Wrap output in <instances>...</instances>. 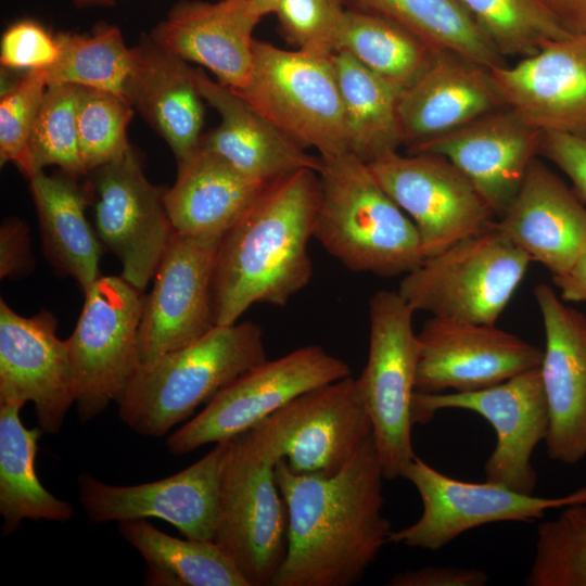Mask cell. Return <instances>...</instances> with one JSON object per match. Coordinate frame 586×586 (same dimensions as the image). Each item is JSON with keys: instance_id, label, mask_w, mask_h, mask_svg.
<instances>
[{"instance_id": "obj_13", "label": "cell", "mask_w": 586, "mask_h": 586, "mask_svg": "<svg viewBox=\"0 0 586 586\" xmlns=\"http://www.w3.org/2000/svg\"><path fill=\"white\" fill-rule=\"evenodd\" d=\"M229 446L230 440L216 443L193 464L150 483L116 486L82 473L78 476L80 506L92 523L157 518L186 538L215 542Z\"/></svg>"}, {"instance_id": "obj_47", "label": "cell", "mask_w": 586, "mask_h": 586, "mask_svg": "<svg viewBox=\"0 0 586 586\" xmlns=\"http://www.w3.org/2000/svg\"><path fill=\"white\" fill-rule=\"evenodd\" d=\"M570 34L586 35V0H542Z\"/></svg>"}, {"instance_id": "obj_3", "label": "cell", "mask_w": 586, "mask_h": 586, "mask_svg": "<svg viewBox=\"0 0 586 586\" xmlns=\"http://www.w3.org/2000/svg\"><path fill=\"white\" fill-rule=\"evenodd\" d=\"M314 238L345 268L378 277L404 276L424 259L418 230L351 152L320 156Z\"/></svg>"}, {"instance_id": "obj_5", "label": "cell", "mask_w": 586, "mask_h": 586, "mask_svg": "<svg viewBox=\"0 0 586 586\" xmlns=\"http://www.w3.org/2000/svg\"><path fill=\"white\" fill-rule=\"evenodd\" d=\"M531 262L494 221L479 233L425 257L403 276L397 292L415 311L496 324Z\"/></svg>"}, {"instance_id": "obj_11", "label": "cell", "mask_w": 586, "mask_h": 586, "mask_svg": "<svg viewBox=\"0 0 586 586\" xmlns=\"http://www.w3.org/2000/svg\"><path fill=\"white\" fill-rule=\"evenodd\" d=\"M402 477L417 489L422 513L411 525L392 531L390 543L438 550L461 534L496 522H534L550 509L586 502V485L557 497L524 494L505 485L473 483L446 475L415 457Z\"/></svg>"}, {"instance_id": "obj_26", "label": "cell", "mask_w": 586, "mask_h": 586, "mask_svg": "<svg viewBox=\"0 0 586 586\" xmlns=\"http://www.w3.org/2000/svg\"><path fill=\"white\" fill-rule=\"evenodd\" d=\"M506 107L491 71L450 52H438L398 100L403 144L412 146Z\"/></svg>"}, {"instance_id": "obj_33", "label": "cell", "mask_w": 586, "mask_h": 586, "mask_svg": "<svg viewBox=\"0 0 586 586\" xmlns=\"http://www.w3.org/2000/svg\"><path fill=\"white\" fill-rule=\"evenodd\" d=\"M120 536L148 564L150 585L249 586L233 560L214 540L176 538L151 523H118Z\"/></svg>"}, {"instance_id": "obj_40", "label": "cell", "mask_w": 586, "mask_h": 586, "mask_svg": "<svg viewBox=\"0 0 586 586\" xmlns=\"http://www.w3.org/2000/svg\"><path fill=\"white\" fill-rule=\"evenodd\" d=\"M47 82L39 71L22 74L2 90L0 99V162L24 164L28 141Z\"/></svg>"}, {"instance_id": "obj_2", "label": "cell", "mask_w": 586, "mask_h": 586, "mask_svg": "<svg viewBox=\"0 0 586 586\" xmlns=\"http://www.w3.org/2000/svg\"><path fill=\"white\" fill-rule=\"evenodd\" d=\"M319 198L318 173L293 171L270 182L227 231L213 275L216 324L235 323L255 304L285 306L308 285Z\"/></svg>"}, {"instance_id": "obj_31", "label": "cell", "mask_w": 586, "mask_h": 586, "mask_svg": "<svg viewBox=\"0 0 586 586\" xmlns=\"http://www.w3.org/2000/svg\"><path fill=\"white\" fill-rule=\"evenodd\" d=\"M348 150L369 164L403 144L397 105L402 91L345 51L333 53Z\"/></svg>"}, {"instance_id": "obj_8", "label": "cell", "mask_w": 586, "mask_h": 586, "mask_svg": "<svg viewBox=\"0 0 586 586\" xmlns=\"http://www.w3.org/2000/svg\"><path fill=\"white\" fill-rule=\"evenodd\" d=\"M413 314L397 291L380 290L371 296L368 358L355 379L385 480L402 477L416 457L411 428L419 344Z\"/></svg>"}, {"instance_id": "obj_18", "label": "cell", "mask_w": 586, "mask_h": 586, "mask_svg": "<svg viewBox=\"0 0 586 586\" xmlns=\"http://www.w3.org/2000/svg\"><path fill=\"white\" fill-rule=\"evenodd\" d=\"M220 240L173 235L143 297L139 326L141 365L183 347L215 323L213 275Z\"/></svg>"}, {"instance_id": "obj_37", "label": "cell", "mask_w": 586, "mask_h": 586, "mask_svg": "<svg viewBox=\"0 0 586 586\" xmlns=\"http://www.w3.org/2000/svg\"><path fill=\"white\" fill-rule=\"evenodd\" d=\"M78 91L69 84L47 87L21 167L27 178L51 165L76 178L87 175L78 145Z\"/></svg>"}, {"instance_id": "obj_44", "label": "cell", "mask_w": 586, "mask_h": 586, "mask_svg": "<svg viewBox=\"0 0 586 586\" xmlns=\"http://www.w3.org/2000/svg\"><path fill=\"white\" fill-rule=\"evenodd\" d=\"M34 267L26 222L16 217L5 219L0 228V277L18 278Z\"/></svg>"}, {"instance_id": "obj_36", "label": "cell", "mask_w": 586, "mask_h": 586, "mask_svg": "<svg viewBox=\"0 0 586 586\" xmlns=\"http://www.w3.org/2000/svg\"><path fill=\"white\" fill-rule=\"evenodd\" d=\"M498 52L520 59L571 35L542 0H457Z\"/></svg>"}, {"instance_id": "obj_14", "label": "cell", "mask_w": 586, "mask_h": 586, "mask_svg": "<svg viewBox=\"0 0 586 586\" xmlns=\"http://www.w3.org/2000/svg\"><path fill=\"white\" fill-rule=\"evenodd\" d=\"M87 175L97 235L120 260L122 277L142 292L175 234L165 190L149 181L132 149Z\"/></svg>"}, {"instance_id": "obj_38", "label": "cell", "mask_w": 586, "mask_h": 586, "mask_svg": "<svg viewBox=\"0 0 586 586\" xmlns=\"http://www.w3.org/2000/svg\"><path fill=\"white\" fill-rule=\"evenodd\" d=\"M560 510L537 526L527 586H586V502Z\"/></svg>"}, {"instance_id": "obj_20", "label": "cell", "mask_w": 586, "mask_h": 586, "mask_svg": "<svg viewBox=\"0 0 586 586\" xmlns=\"http://www.w3.org/2000/svg\"><path fill=\"white\" fill-rule=\"evenodd\" d=\"M534 297L545 331L546 451L552 461L575 464L586 457V317L548 284H537Z\"/></svg>"}, {"instance_id": "obj_28", "label": "cell", "mask_w": 586, "mask_h": 586, "mask_svg": "<svg viewBox=\"0 0 586 586\" xmlns=\"http://www.w3.org/2000/svg\"><path fill=\"white\" fill-rule=\"evenodd\" d=\"M269 183L252 179L202 149L177 165L164 201L178 234L221 240Z\"/></svg>"}, {"instance_id": "obj_9", "label": "cell", "mask_w": 586, "mask_h": 586, "mask_svg": "<svg viewBox=\"0 0 586 586\" xmlns=\"http://www.w3.org/2000/svg\"><path fill=\"white\" fill-rule=\"evenodd\" d=\"M84 306L66 340L81 422L118 404L141 365L143 296L122 276H101L84 292Z\"/></svg>"}, {"instance_id": "obj_48", "label": "cell", "mask_w": 586, "mask_h": 586, "mask_svg": "<svg viewBox=\"0 0 586 586\" xmlns=\"http://www.w3.org/2000/svg\"><path fill=\"white\" fill-rule=\"evenodd\" d=\"M249 2L262 16L276 12L281 0H245Z\"/></svg>"}, {"instance_id": "obj_34", "label": "cell", "mask_w": 586, "mask_h": 586, "mask_svg": "<svg viewBox=\"0 0 586 586\" xmlns=\"http://www.w3.org/2000/svg\"><path fill=\"white\" fill-rule=\"evenodd\" d=\"M335 51H345L402 92L430 67L434 52L406 28L379 16L345 11Z\"/></svg>"}, {"instance_id": "obj_39", "label": "cell", "mask_w": 586, "mask_h": 586, "mask_svg": "<svg viewBox=\"0 0 586 586\" xmlns=\"http://www.w3.org/2000/svg\"><path fill=\"white\" fill-rule=\"evenodd\" d=\"M133 112L132 105L117 93L79 87L78 145L87 174L131 149L127 129Z\"/></svg>"}, {"instance_id": "obj_30", "label": "cell", "mask_w": 586, "mask_h": 586, "mask_svg": "<svg viewBox=\"0 0 586 586\" xmlns=\"http://www.w3.org/2000/svg\"><path fill=\"white\" fill-rule=\"evenodd\" d=\"M24 404H0V515L2 532L13 534L23 520L66 522L74 515L64 501L40 483L35 470L42 431L27 429L20 418Z\"/></svg>"}, {"instance_id": "obj_22", "label": "cell", "mask_w": 586, "mask_h": 586, "mask_svg": "<svg viewBox=\"0 0 586 586\" xmlns=\"http://www.w3.org/2000/svg\"><path fill=\"white\" fill-rule=\"evenodd\" d=\"M543 135L506 106L408 150L449 160L500 217L539 155Z\"/></svg>"}, {"instance_id": "obj_41", "label": "cell", "mask_w": 586, "mask_h": 586, "mask_svg": "<svg viewBox=\"0 0 586 586\" xmlns=\"http://www.w3.org/2000/svg\"><path fill=\"white\" fill-rule=\"evenodd\" d=\"M345 11L343 0H281L275 14L289 44L332 54Z\"/></svg>"}, {"instance_id": "obj_10", "label": "cell", "mask_w": 586, "mask_h": 586, "mask_svg": "<svg viewBox=\"0 0 586 586\" xmlns=\"http://www.w3.org/2000/svg\"><path fill=\"white\" fill-rule=\"evenodd\" d=\"M349 375L344 360L316 344L266 359L216 394L202 411L168 437L167 448L178 456L231 440L296 396Z\"/></svg>"}, {"instance_id": "obj_32", "label": "cell", "mask_w": 586, "mask_h": 586, "mask_svg": "<svg viewBox=\"0 0 586 586\" xmlns=\"http://www.w3.org/2000/svg\"><path fill=\"white\" fill-rule=\"evenodd\" d=\"M347 10L388 20L426 43L488 69L506 64L488 37L457 0H343Z\"/></svg>"}, {"instance_id": "obj_25", "label": "cell", "mask_w": 586, "mask_h": 586, "mask_svg": "<svg viewBox=\"0 0 586 586\" xmlns=\"http://www.w3.org/2000/svg\"><path fill=\"white\" fill-rule=\"evenodd\" d=\"M193 79L203 100L220 116L218 126L202 136V149L265 183L304 168L319 171L320 156L307 153L233 89L201 68H193Z\"/></svg>"}, {"instance_id": "obj_16", "label": "cell", "mask_w": 586, "mask_h": 586, "mask_svg": "<svg viewBox=\"0 0 586 586\" xmlns=\"http://www.w3.org/2000/svg\"><path fill=\"white\" fill-rule=\"evenodd\" d=\"M378 182L415 224L424 258L479 233L495 214L446 157L397 151L368 164Z\"/></svg>"}, {"instance_id": "obj_6", "label": "cell", "mask_w": 586, "mask_h": 586, "mask_svg": "<svg viewBox=\"0 0 586 586\" xmlns=\"http://www.w3.org/2000/svg\"><path fill=\"white\" fill-rule=\"evenodd\" d=\"M332 55L255 39L250 78L234 91L302 148L319 156L349 152Z\"/></svg>"}, {"instance_id": "obj_35", "label": "cell", "mask_w": 586, "mask_h": 586, "mask_svg": "<svg viewBox=\"0 0 586 586\" xmlns=\"http://www.w3.org/2000/svg\"><path fill=\"white\" fill-rule=\"evenodd\" d=\"M59 56L40 69L47 86L69 84L125 98L136 63V49L125 43L118 27L99 23L89 35L59 33Z\"/></svg>"}, {"instance_id": "obj_21", "label": "cell", "mask_w": 586, "mask_h": 586, "mask_svg": "<svg viewBox=\"0 0 586 586\" xmlns=\"http://www.w3.org/2000/svg\"><path fill=\"white\" fill-rule=\"evenodd\" d=\"M489 71L506 106L526 123L544 133L586 138V35L551 40Z\"/></svg>"}, {"instance_id": "obj_43", "label": "cell", "mask_w": 586, "mask_h": 586, "mask_svg": "<svg viewBox=\"0 0 586 586\" xmlns=\"http://www.w3.org/2000/svg\"><path fill=\"white\" fill-rule=\"evenodd\" d=\"M539 155L556 165L573 183L586 204V138L565 133L543 135Z\"/></svg>"}, {"instance_id": "obj_15", "label": "cell", "mask_w": 586, "mask_h": 586, "mask_svg": "<svg viewBox=\"0 0 586 586\" xmlns=\"http://www.w3.org/2000/svg\"><path fill=\"white\" fill-rule=\"evenodd\" d=\"M255 426L277 459L297 474L336 473L372 435L351 375L296 396Z\"/></svg>"}, {"instance_id": "obj_1", "label": "cell", "mask_w": 586, "mask_h": 586, "mask_svg": "<svg viewBox=\"0 0 586 586\" xmlns=\"http://www.w3.org/2000/svg\"><path fill=\"white\" fill-rule=\"evenodd\" d=\"M275 477L288 510V545L272 586L361 581L393 531L372 435L332 475L297 474L281 459Z\"/></svg>"}, {"instance_id": "obj_17", "label": "cell", "mask_w": 586, "mask_h": 586, "mask_svg": "<svg viewBox=\"0 0 586 586\" xmlns=\"http://www.w3.org/2000/svg\"><path fill=\"white\" fill-rule=\"evenodd\" d=\"M416 392L482 390L540 367L544 351L496 324L438 317L417 333Z\"/></svg>"}, {"instance_id": "obj_23", "label": "cell", "mask_w": 586, "mask_h": 586, "mask_svg": "<svg viewBox=\"0 0 586 586\" xmlns=\"http://www.w3.org/2000/svg\"><path fill=\"white\" fill-rule=\"evenodd\" d=\"M263 16L245 0H181L151 30L158 46L240 90L253 67V31Z\"/></svg>"}, {"instance_id": "obj_7", "label": "cell", "mask_w": 586, "mask_h": 586, "mask_svg": "<svg viewBox=\"0 0 586 586\" xmlns=\"http://www.w3.org/2000/svg\"><path fill=\"white\" fill-rule=\"evenodd\" d=\"M277 461L255 426L230 440L215 542L249 586H272L286 552L288 510L275 477Z\"/></svg>"}, {"instance_id": "obj_19", "label": "cell", "mask_w": 586, "mask_h": 586, "mask_svg": "<svg viewBox=\"0 0 586 586\" xmlns=\"http://www.w3.org/2000/svg\"><path fill=\"white\" fill-rule=\"evenodd\" d=\"M52 313L33 317L0 301V404L33 402L42 433L60 432L75 403L74 377L66 340L56 334Z\"/></svg>"}, {"instance_id": "obj_46", "label": "cell", "mask_w": 586, "mask_h": 586, "mask_svg": "<svg viewBox=\"0 0 586 586\" xmlns=\"http://www.w3.org/2000/svg\"><path fill=\"white\" fill-rule=\"evenodd\" d=\"M553 284L565 302H586V246L571 269L561 276L552 277Z\"/></svg>"}, {"instance_id": "obj_27", "label": "cell", "mask_w": 586, "mask_h": 586, "mask_svg": "<svg viewBox=\"0 0 586 586\" xmlns=\"http://www.w3.org/2000/svg\"><path fill=\"white\" fill-rule=\"evenodd\" d=\"M136 63L125 99L166 141L177 165L200 148L204 106L193 67L143 35L135 46Z\"/></svg>"}, {"instance_id": "obj_50", "label": "cell", "mask_w": 586, "mask_h": 586, "mask_svg": "<svg viewBox=\"0 0 586 586\" xmlns=\"http://www.w3.org/2000/svg\"><path fill=\"white\" fill-rule=\"evenodd\" d=\"M114 1H116V0H114ZM120 1H125V0H120Z\"/></svg>"}, {"instance_id": "obj_45", "label": "cell", "mask_w": 586, "mask_h": 586, "mask_svg": "<svg viewBox=\"0 0 586 586\" xmlns=\"http://www.w3.org/2000/svg\"><path fill=\"white\" fill-rule=\"evenodd\" d=\"M488 583L486 572L459 566L425 565L417 570L397 573L386 583L388 586H484Z\"/></svg>"}, {"instance_id": "obj_49", "label": "cell", "mask_w": 586, "mask_h": 586, "mask_svg": "<svg viewBox=\"0 0 586 586\" xmlns=\"http://www.w3.org/2000/svg\"><path fill=\"white\" fill-rule=\"evenodd\" d=\"M74 2L80 7H86V5L110 7L115 3L114 0H74Z\"/></svg>"}, {"instance_id": "obj_12", "label": "cell", "mask_w": 586, "mask_h": 586, "mask_svg": "<svg viewBox=\"0 0 586 586\" xmlns=\"http://www.w3.org/2000/svg\"><path fill=\"white\" fill-rule=\"evenodd\" d=\"M464 409L488 421L496 445L484 463L485 480L524 494H534L538 476L532 463L536 446L549 426L540 367L472 392L415 393L413 424L430 422L442 409Z\"/></svg>"}, {"instance_id": "obj_29", "label": "cell", "mask_w": 586, "mask_h": 586, "mask_svg": "<svg viewBox=\"0 0 586 586\" xmlns=\"http://www.w3.org/2000/svg\"><path fill=\"white\" fill-rule=\"evenodd\" d=\"M43 252L63 275L87 291L100 278L102 244L86 217L91 204L88 182L63 171L47 175L40 170L29 178Z\"/></svg>"}, {"instance_id": "obj_42", "label": "cell", "mask_w": 586, "mask_h": 586, "mask_svg": "<svg viewBox=\"0 0 586 586\" xmlns=\"http://www.w3.org/2000/svg\"><path fill=\"white\" fill-rule=\"evenodd\" d=\"M59 42L43 26L31 20L12 24L2 35L0 62L5 68L40 71L59 56Z\"/></svg>"}, {"instance_id": "obj_4", "label": "cell", "mask_w": 586, "mask_h": 586, "mask_svg": "<svg viewBox=\"0 0 586 586\" xmlns=\"http://www.w3.org/2000/svg\"><path fill=\"white\" fill-rule=\"evenodd\" d=\"M266 359L257 323L216 324L199 340L140 365L118 403L119 418L140 435L163 436Z\"/></svg>"}, {"instance_id": "obj_24", "label": "cell", "mask_w": 586, "mask_h": 586, "mask_svg": "<svg viewBox=\"0 0 586 586\" xmlns=\"http://www.w3.org/2000/svg\"><path fill=\"white\" fill-rule=\"evenodd\" d=\"M498 229L552 275L568 272L586 246V204L535 157Z\"/></svg>"}]
</instances>
